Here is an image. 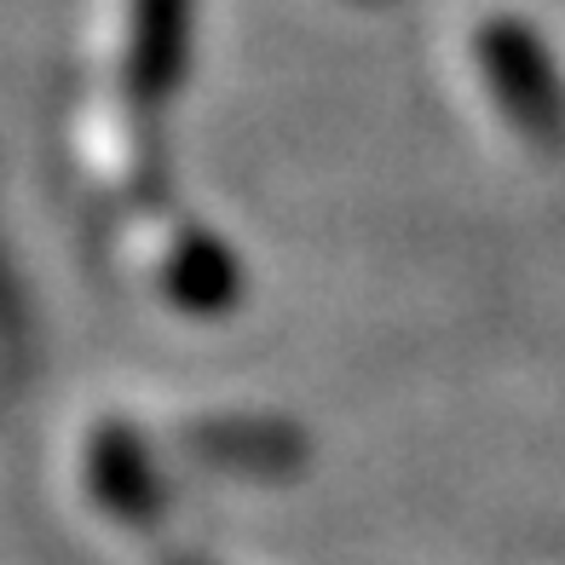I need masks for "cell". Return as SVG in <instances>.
Wrapping results in <instances>:
<instances>
[{
	"label": "cell",
	"instance_id": "cell-1",
	"mask_svg": "<svg viewBox=\"0 0 565 565\" xmlns=\"http://www.w3.org/2000/svg\"><path fill=\"white\" fill-rule=\"evenodd\" d=\"M461 70L491 127L520 150H559L565 145V87L554 58L543 53L520 18H473L461 41Z\"/></svg>",
	"mask_w": 565,
	"mask_h": 565
},
{
	"label": "cell",
	"instance_id": "cell-2",
	"mask_svg": "<svg viewBox=\"0 0 565 565\" xmlns=\"http://www.w3.org/2000/svg\"><path fill=\"white\" fill-rule=\"evenodd\" d=\"M127 266L139 271V282L162 306L191 318L225 312L243 282L214 231H202L168 209H139V220L127 225Z\"/></svg>",
	"mask_w": 565,
	"mask_h": 565
},
{
	"label": "cell",
	"instance_id": "cell-3",
	"mask_svg": "<svg viewBox=\"0 0 565 565\" xmlns=\"http://www.w3.org/2000/svg\"><path fill=\"white\" fill-rule=\"evenodd\" d=\"M75 157H82L93 191L116 209H150V196L162 191V139L150 134L139 98H87L75 116Z\"/></svg>",
	"mask_w": 565,
	"mask_h": 565
},
{
	"label": "cell",
	"instance_id": "cell-4",
	"mask_svg": "<svg viewBox=\"0 0 565 565\" xmlns=\"http://www.w3.org/2000/svg\"><path fill=\"white\" fill-rule=\"evenodd\" d=\"M191 41V0H110L105 12V75L121 98H162L179 82Z\"/></svg>",
	"mask_w": 565,
	"mask_h": 565
},
{
	"label": "cell",
	"instance_id": "cell-5",
	"mask_svg": "<svg viewBox=\"0 0 565 565\" xmlns=\"http://www.w3.org/2000/svg\"><path fill=\"white\" fill-rule=\"evenodd\" d=\"M87 484L93 497L105 502L110 513H150L157 508V484H150V468H145V450L127 427H98L93 445H87Z\"/></svg>",
	"mask_w": 565,
	"mask_h": 565
},
{
	"label": "cell",
	"instance_id": "cell-6",
	"mask_svg": "<svg viewBox=\"0 0 565 565\" xmlns=\"http://www.w3.org/2000/svg\"><path fill=\"white\" fill-rule=\"evenodd\" d=\"M196 450L202 456H214V461H248V468H282V461L295 456V439L282 427H266V422H209V427H196Z\"/></svg>",
	"mask_w": 565,
	"mask_h": 565
}]
</instances>
